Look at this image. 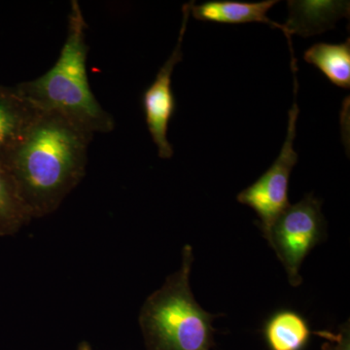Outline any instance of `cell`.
Here are the masks:
<instances>
[{"label": "cell", "instance_id": "6da1fadb", "mask_svg": "<svg viewBox=\"0 0 350 350\" xmlns=\"http://www.w3.org/2000/svg\"><path fill=\"white\" fill-rule=\"evenodd\" d=\"M93 138L62 115L36 109L2 159L31 219L54 213L81 183Z\"/></svg>", "mask_w": 350, "mask_h": 350}, {"label": "cell", "instance_id": "7a4b0ae2", "mask_svg": "<svg viewBox=\"0 0 350 350\" xmlns=\"http://www.w3.org/2000/svg\"><path fill=\"white\" fill-rule=\"evenodd\" d=\"M87 29L80 4L71 2L66 38L56 64L40 77L15 86L38 109L57 113L94 137L111 133L115 120L90 87Z\"/></svg>", "mask_w": 350, "mask_h": 350}, {"label": "cell", "instance_id": "3957f363", "mask_svg": "<svg viewBox=\"0 0 350 350\" xmlns=\"http://www.w3.org/2000/svg\"><path fill=\"white\" fill-rule=\"evenodd\" d=\"M193 262V247L186 244L180 268L142 305L138 323L145 350H211L215 345L213 321L217 315L196 301L190 285Z\"/></svg>", "mask_w": 350, "mask_h": 350}, {"label": "cell", "instance_id": "277c9868", "mask_svg": "<svg viewBox=\"0 0 350 350\" xmlns=\"http://www.w3.org/2000/svg\"><path fill=\"white\" fill-rule=\"evenodd\" d=\"M322 200L312 193L289 206L271 225L264 237L286 271L293 287L300 286V269L310 251L326 239V221L321 211Z\"/></svg>", "mask_w": 350, "mask_h": 350}, {"label": "cell", "instance_id": "5b68a950", "mask_svg": "<svg viewBox=\"0 0 350 350\" xmlns=\"http://www.w3.org/2000/svg\"><path fill=\"white\" fill-rule=\"evenodd\" d=\"M294 75V103L289 111L287 135L280 155L271 167L250 187L239 193L237 200L241 204L251 207L260 218V229L262 236H266L271 225L290 206L288 200V185L290 175L295 165L298 163V154L294 149L296 137V124L298 119L299 108L297 105L296 69Z\"/></svg>", "mask_w": 350, "mask_h": 350}, {"label": "cell", "instance_id": "8992f818", "mask_svg": "<svg viewBox=\"0 0 350 350\" xmlns=\"http://www.w3.org/2000/svg\"><path fill=\"white\" fill-rule=\"evenodd\" d=\"M191 3L192 1L182 7L183 19L176 46L142 98L147 126L161 159H170L174 156V148L167 139L169 124L176 109V101L172 88V73L175 66L180 63L183 57L181 47L191 16Z\"/></svg>", "mask_w": 350, "mask_h": 350}, {"label": "cell", "instance_id": "52a82bcc", "mask_svg": "<svg viewBox=\"0 0 350 350\" xmlns=\"http://www.w3.org/2000/svg\"><path fill=\"white\" fill-rule=\"evenodd\" d=\"M278 3L276 0H265L261 2H241L232 0H213L200 5L191 3V15L195 19L204 22L219 24H248L260 23L271 25L273 29H280L287 38L284 25L278 24L268 18L267 13Z\"/></svg>", "mask_w": 350, "mask_h": 350}, {"label": "cell", "instance_id": "ba28073f", "mask_svg": "<svg viewBox=\"0 0 350 350\" xmlns=\"http://www.w3.org/2000/svg\"><path fill=\"white\" fill-rule=\"evenodd\" d=\"M289 18L284 25L288 44L291 36H312L333 29L342 17H349V2L345 1H288Z\"/></svg>", "mask_w": 350, "mask_h": 350}, {"label": "cell", "instance_id": "9c48e42d", "mask_svg": "<svg viewBox=\"0 0 350 350\" xmlns=\"http://www.w3.org/2000/svg\"><path fill=\"white\" fill-rule=\"evenodd\" d=\"M36 109L16 86L0 85V172L4 154L24 131Z\"/></svg>", "mask_w": 350, "mask_h": 350}, {"label": "cell", "instance_id": "30bf717a", "mask_svg": "<svg viewBox=\"0 0 350 350\" xmlns=\"http://www.w3.org/2000/svg\"><path fill=\"white\" fill-rule=\"evenodd\" d=\"M310 335L308 322L294 310H278L265 323L264 336L269 350H304Z\"/></svg>", "mask_w": 350, "mask_h": 350}, {"label": "cell", "instance_id": "8fae6325", "mask_svg": "<svg viewBox=\"0 0 350 350\" xmlns=\"http://www.w3.org/2000/svg\"><path fill=\"white\" fill-rule=\"evenodd\" d=\"M304 59L320 69L336 86L349 89V38L342 44H314L306 51Z\"/></svg>", "mask_w": 350, "mask_h": 350}, {"label": "cell", "instance_id": "7c38bea8", "mask_svg": "<svg viewBox=\"0 0 350 350\" xmlns=\"http://www.w3.org/2000/svg\"><path fill=\"white\" fill-rule=\"evenodd\" d=\"M31 220L12 182L0 172V237L14 236Z\"/></svg>", "mask_w": 350, "mask_h": 350}, {"label": "cell", "instance_id": "4fadbf2b", "mask_svg": "<svg viewBox=\"0 0 350 350\" xmlns=\"http://www.w3.org/2000/svg\"><path fill=\"white\" fill-rule=\"evenodd\" d=\"M315 334L326 340L321 345V350H350L349 321L338 327L337 334L329 331H317Z\"/></svg>", "mask_w": 350, "mask_h": 350}, {"label": "cell", "instance_id": "5bb4252c", "mask_svg": "<svg viewBox=\"0 0 350 350\" xmlns=\"http://www.w3.org/2000/svg\"><path fill=\"white\" fill-rule=\"evenodd\" d=\"M77 350H93V347L90 345L89 342L87 340H82V342H79L78 345Z\"/></svg>", "mask_w": 350, "mask_h": 350}]
</instances>
